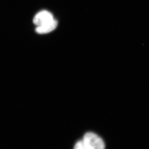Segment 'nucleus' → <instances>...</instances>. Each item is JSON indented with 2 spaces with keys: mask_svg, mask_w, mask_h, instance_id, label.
<instances>
[{
  "mask_svg": "<svg viewBox=\"0 0 149 149\" xmlns=\"http://www.w3.org/2000/svg\"><path fill=\"white\" fill-rule=\"evenodd\" d=\"M83 141L87 149H105V144L102 139L92 132L86 133Z\"/></svg>",
  "mask_w": 149,
  "mask_h": 149,
  "instance_id": "nucleus-1",
  "label": "nucleus"
},
{
  "mask_svg": "<svg viewBox=\"0 0 149 149\" xmlns=\"http://www.w3.org/2000/svg\"><path fill=\"white\" fill-rule=\"evenodd\" d=\"M58 22L54 19L52 21L42 26H38L36 29V32L39 34H46L53 31L56 28Z\"/></svg>",
  "mask_w": 149,
  "mask_h": 149,
  "instance_id": "nucleus-3",
  "label": "nucleus"
},
{
  "mask_svg": "<svg viewBox=\"0 0 149 149\" xmlns=\"http://www.w3.org/2000/svg\"><path fill=\"white\" fill-rule=\"evenodd\" d=\"M74 149H87L83 141H78L74 147Z\"/></svg>",
  "mask_w": 149,
  "mask_h": 149,
  "instance_id": "nucleus-4",
  "label": "nucleus"
},
{
  "mask_svg": "<svg viewBox=\"0 0 149 149\" xmlns=\"http://www.w3.org/2000/svg\"><path fill=\"white\" fill-rule=\"evenodd\" d=\"M54 19L53 15L51 13L48 11L43 10L36 14L33 19V22L38 27L49 23Z\"/></svg>",
  "mask_w": 149,
  "mask_h": 149,
  "instance_id": "nucleus-2",
  "label": "nucleus"
}]
</instances>
